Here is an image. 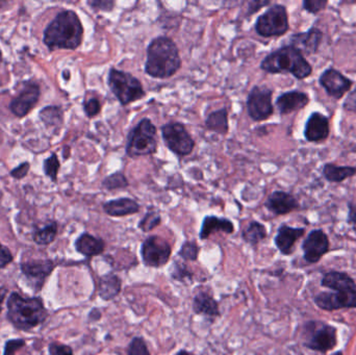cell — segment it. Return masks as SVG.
<instances>
[{
	"instance_id": "obj_46",
	"label": "cell",
	"mask_w": 356,
	"mask_h": 355,
	"mask_svg": "<svg viewBox=\"0 0 356 355\" xmlns=\"http://www.w3.org/2000/svg\"><path fill=\"white\" fill-rule=\"evenodd\" d=\"M343 108L349 112L356 113V87L347 96L346 100L343 104Z\"/></svg>"
},
{
	"instance_id": "obj_11",
	"label": "cell",
	"mask_w": 356,
	"mask_h": 355,
	"mask_svg": "<svg viewBox=\"0 0 356 355\" xmlns=\"http://www.w3.org/2000/svg\"><path fill=\"white\" fill-rule=\"evenodd\" d=\"M273 90L266 85H254L247 97V113L255 122L268 120L274 114Z\"/></svg>"
},
{
	"instance_id": "obj_20",
	"label": "cell",
	"mask_w": 356,
	"mask_h": 355,
	"mask_svg": "<svg viewBox=\"0 0 356 355\" xmlns=\"http://www.w3.org/2000/svg\"><path fill=\"white\" fill-rule=\"evenodd\" d=\"M309 104V96L299 90L284 92L276 98L275 106L282 116L303 110Z\"/></svg>"
},
{
	"instance_id": "obj_28",
	"label": "cell",
	"mask_w": 356,
	"mask_h": 355,
	"mask_svg": "<svg viewBox=\"0 0 356 355\" xmlns=\"http://www.w3.org/2000/svg\"><path fill=\"white\" fill-rule=\"evenodd\" d=\"M205 126L209 131H213L218 135H227L229 131L227 108H223L211 113L205 120Z\"/></svg>"
},
{
	"instance_id": "obj_31",
	"label": "cell",
	"mask_w": 356,
	"mask_h": 355,
	"mask_svg": "<svg viewBox=\"0 0 356 355\" xmlns=\"http://www.w3.org/2000/svg\"><path fill=\"white\" fill-rule=\"evenodd\" d=\"M56 235H58V223L50 222L43 229L35 231L33 235V240L38 245H49L56 240Z\"/></svg>"
},
{
	"instance_id": "obj_13",
	"label": "cell",
	"mask_w": 356,
	"mask_h": 355,
	"mask_svg": "<svg viewBox=\"0 0 356 355\" xmlns=\"http://www.w3.org/2000/svg\"><path fill=\"white\" fill-rule=\"evenodd\" d=\"M319 83L326 93L334 99L340 100L350 92L353 85V81L345 76L341 71L337 69H326L319 77Z\"/></svg>"
},
{
	"instance_id": "obj_47",
	"label": "cell",
	"mask_w": 356,
	"mask_h": 355,
	"mask_svg": "<svg viewBox=\"0 0 356 355\" xmlns=\"http://www.w3.org/2000/svg\"><path fill=\"white\" fill-rule=\"evenodd\" d=\"M348 223L356 225V206L353 202H348Z\"/></svg>"
},
{
	"instance_id": "obj_36",
	"label": "cell",
	"mask_w": 356,
	"mask_h": 355,
	"mask_svg": "<svg viewBox=\"0 0 356 355\" xmlns=\"http://www.w3.org/2000/svg\"><path fill=\"white\" fill-rule=\"evenodd\" d=\"M171 276L178 281H192L193 274L190 269L186 265L180 264L179 262H175L171 270Z\"/></svg>"
},
{
	"instance_id": "obj_26",
	"label": "cell",
	"mask_w": 356,
	"mask_h": 355,
	"mask_svg": "<svg viewBox=\"0 0 356 355\" xmlns=\"http://www.w3.org/2000/svg\"><path fill=\"white\" fill-rule=\"evenodd\" d=\"M122 281L114 273H108L100 277L98 294L106 302L114 299L120 294Z\"/></svg>"
},
{
	"instance_id": "obj_41",
	"label": "cell",
	"mask_w": 356,
	"mask_h": 355,
	"mask_svg": "<svg viewBox=\"0 0 356 355\" xmlns=\"http://www.w3.org/2000/svg\"><path fill=\"white\" fill-rule=\"evenodd\" d=\"M49 355H73V350L70 346L60 343H51L48 346Z\"/></svg>"
},
{
	"instance_id": "obj_35",
	"label": "cell",
	"mask_w": 356,
	"mask_h": 355,
	"mask_svg": "<svg viewBox=\"0 0 356 355\" xmlns=\"http://www.w3.org/2000/svg\"><path fill=\"white\" fill-rule=\"evenodd\" d=\"M60 163L58 160V156L52 154L49 158H46L43 163L44 172L46 176L49 177L54 183L58 181V171H60Z\"/></svg>"
},
{
	"instance_id": "obj_29",
	"label": "cell",
	"mask_w": 356,
	"mask_h": 355,
	"mask_svg": "<svg viewBox=\"0 0 356 355\" xmlns=\"http://www.w3.org/2000/svg\"><path fill=\"white\" fill-rule=\"evenodd\" d=\"M267 229L265 225L257 221H252L243 231L242 238L246 243L250 244L251 246H257L267 238Z\"/></svg>"
},
{
	"instance_id": "obj_16",
	"label": "cell",
	"mask_w": 356,
	"mask_h": 355,
	"mask_svg": "<svg viewBox=\"0 0 356 355\" xmlns=\"http://www.w3.org/2000/svg\"><path fill=\"white\" fill-rule=\"evenodd\" d=\"M330 119L320 112L312 113L305 127V138L311 143H321L330 137Z\"/></svg>"
},
{
	"instance_id": "obj_49",
	"label": "cell",
	"mask_w": 356,
	"mask_h": 355,
	"mask_svg": "<svg viewBox=\"0 0 356 355\" xmlns=\"http://www.w3.org/2000/svg\"><path fill=\"white\" fill-rule=\"evenodd\" d=\"M6 293H8V290L6 288H0V314L2 312V304H3Z\"/></svg>"
},
{
	"instance_id": "obj_25",
	"label": "cell",
	"mask_w": 356,
	"mask_h": 355,
	"mask_svg": "<svg viewBox=\"0 0 356 355\" xmlns=\"http://www.w3.org/2000/svg\"><path fill=\"white\" fill-rule=\"evenodd\" d=\"M75 250L86 258L100 256L106 249V243L100 238L94 237L88 233H81L74 243Z\"/></svg>"
},
{
	"instance_id": "obj_4",
	"label": "cell",
	"mask_w": 356,
	"mask_h": 355,
	"mask_svg": "<svg viewBox=\"0 0 356 355\" xmlns=\"http://www.w3.org/2000/svg\"><path fill=\"white\" fill-rule=\"evenodd\" d=\"M261 69L270 74L290 73L299 81L307 79L313 73V67L305 54L291 44L268 54L261 60Z\"/></svg>"
},
{
	"instance_id": "obj_39",
	"label": "cell",
	"mask_w": 356,
	"mask_h": 355,
	"mask_svg": "<svg viewBox=\"0 0 356 355\" xmlns=\"http://www.w3.org/2000/svg\"><path fill=\"white\" fill-rule=\"evenodd\" d=\"M327 6V0H305L302 2L303 10L313 15L319 14Z\"/></svg>"
},
{
	"instance_id": "obj_33",
	"label": "cell",
	"mask_w": 356,
	"mask_h": 355,
	"mask_svg": "<svg viewBox=\"0 0 356 355\" xmlns=\"http://www.w3.org/2000/svg\"><path fill=\"white\" fill-rule=\"evenodd\" d=\"M161 222H162V217H161L160 213L154 210H150L141 219L138 226L143 233H149L152 229L158 227Z\"/></svg>"
},
{
	"instance_id": "obj_50",
	"label": "cell",
	"mask_w": 356,
	"mask_h": 355,
	"mask_svg": "<svg viewBox=\"0 0 356 355\" xmlns=\"http://www.w3.org/2000/svg\"><path fill=\"white\" fill-rule=\"evenodd\" d=\"M175 355H192L190 352H186V350H180V352H177Z\"/></svg>"
},
{
	"instance_id": "obj_22",
	"label": "cell",
	"mask_w": 356,
	"mask_h": 355,
	"mask_svg": "<svg viewBox=\"0 0 356 355\" xmlns=\"http://www.w3.org/2000/svg\"><path fill=\"white\" fill-rule=\"evenodd\" d=\"M104 213L111 217H125L140 212V204L133 198L122 197L110 200L102 204Z\"/></svg>"
},
{
	"instance_id": "obj_45",
	"label": "cell",
	"mask_w": 356,
	"mask_h": 355,
	"mask_svg": "<svg viewBox=\"0 0 356 355\" xmlns=\"http://www.w3.org/2000/svg\"><path fill=\"white\" fill-rule=\"evenodd\" d=\"M29 171V163L25 162L19 165V166L16 167V168L13 169V170L10 171V175H12V177H14V179H23V177L26 176Z\"/></svg>"
},
{
	"instance_id": "obj_18",
	"label": "cell",
	"mask_w": 356,
	"mask_h": 355,
	"mask_svg": "<svg viewBox=\"0 0 356 355\" xmlns=\"http://www.w3.org/2000/svg\"><path fill=\"white\" fill-rule=\"evenodd\" d=\"M265 206L275 216H284L298 210L300 204L292 194L284 191H274L266 200Z\"/></svg>"
},
{
	"instance_id": "obj_34",
	"label": "cell",
	"mask_w": 356,
	"mask_h": 355,
	"mask_svg": "<svg viewBox=\"0 0 356 355\" xmlns=\"http://www.w3.org/2000/svg\"><path fill=\"white\" fill-rule=\"evenodd\" d=\"M199 250L200 248L196 242L186 241L180 247L178 256L186 262H195L198 258Z\"/></svg>"
},
{
	"instance_id": "obj_42",
	"label": "cell",
	"mask_w": 356,
	"mask_h": 355,
	"mask_svg": "<svg viewBox=\"0 0 356 355\" xmlns=\"http://www.w3.org/2000/svg\"><path fill=\"white\" fill-rule=\"evenodd\" d=\"M25 341L22 339L8 340L4 345V355H14L16 352L24 347Z\"/></svg>"
},
{
	"instance_id": "obj_7",
	"label": "cell",
	"mask_w": 356,
	"mask_h": 355,
	"mask_svg": "<svg viewBox=\"0 0 356 355\" xmlns=\"http://www.w3.org/2000/svg\"><path fill=\"white\" fill-rule=\"evenodd\" d=\"M108 85L121 106H127L143 99L145 90L140 79L131 73L111 68L108 75Z\"/></svg>"
},
{
	"instance_id": "obj_6",
	"label": "cell",
	"mask_w": 356,
	"mask_h": 355,
	"mask_svg": "<svg viewBox=\"0 0 356 355\" xmlns=\"http://www.w3.org/2000/svg\"><path fill=\"white\" fill-rule=\"evenodd\" d=\"M158 129L149 118H143L129 131L125 152L131 158L152 156L158 150Z\"/></svg>"
},
{
	"instance_id": "obj_10",
	"label": "cell",
	"mask_w": 356,
	"mask_h": 355,
	"mask_svg": "<svg viewBox=\"0 0 356 355\" xmlns=\"http://www.w3.org/2000/svg\"><path fill=\"white\" fill-rule=\"evenodd\" d=\"M161 131L165 145L178 158H184L192 154L195 141L182 123H167L161 127Z\"/></svg>"
},
{
	"instance_id": "obj_21",
	"label": "cell",
	"mask_w": 356,
	"mask_h": 355,
	"mask_svg": "<svg viewBox=\"0 0 356 355\" xmlns=\"http://www.w3.org/2000/svg\"><path fill=\"white\" fill-rule=\"evenodd\" d=\"M305 233L303 227H291L286 224H282L278 229L277 233L274 238V243L284 256H291L294 251V246L300 238Z\"/></svg>"
},
{
	"instance_id": "obj_24",
	"label": "cell",
	"mask_w": 356,
	"mask_h": 355,
	"mask_svg": "<svg viewBox=\"0 0 356 355\" xmlns=\"http://www.w3.org/2000/svg\"><path fill=\"white\" fill-rule=\"evenodd\" d=\"M234 225L229 219L219 218L217 216H207L202 221L199 238L207 240L215 233H224L230 235L234 233Z\"/></svg>"
},
{
	"instance_id": "obj_17",
	"label": "cell",
	"mask_w": 356,
	"mask_h": 355,
	"mask_svg": "<svg viewBox=\"0 0 356 355\" xmlns=\"http://www.w3.org/2000/svg\"><path fill=\"white\" fill-rule=\"evenodd\" d=\"M324 33L321 29L313 26L309 31L297 33L290 38L291 45L295 46L303 54H315L323 41Z\"/></svg>"
},
{
	"instance_id": "obj_44",
	"label": "cell",
	"mask_w": 356,
	"mask_h": 355,
	"mask_svg": "<svg viewBox=\"0 0 356 355\" xmlns=\"http://www.w3.org/2000/svg\"><path fill=\"white\" fill-rule=\"evenodd\" d=\"M270 3H271V1H269V0H265V1H263V0H253V1L249 2L248 10H247L246 16H252L253 14L259 12V10H261V8H264V6H270Z\"/></svg>"
},
{
	"instance_id": "obj_51",
	"label": "cell",
	"mask_w": 356,
	"mask_h": 355,
	"mask_svg": "<svg viewBox=\"0 0 356 355\" xmlns=\"http://www.w3.org/2000/svg\"><path fill=\"white\" fill-rule=\"evenodd\" d=\"M332 355H343V352H337L336 354H334Z\"/></svg>"
},
{
	"instance_id": "obj_14",
	"label": "cell",
	"mask_w": 356,
	"mask_h": 355,
	"mask_svg": "<svg viewBox=\"0 0 356 355\" xmlns=\"http://www.w3.org/2000/svg\"><path fill=\"white\" fill-rule=\"evenodd\" d=\"M303 258L307 264H317L330 251V239L322 229H314L302 244Z\"/></svg>"
},
{
	"instance_id": "obj_37",
	"label": "cell",
	"mask_w": 356,
	"mask_h": 355,
	"mask_svg": "<svg viewBox=\"0 0 356 355\" xmlns=\"http://www.w3.org/2000/svg\"><path fill=\"white\" fill-rule=\"evenodd\" d=\"M129 355H152L148 350L145 341L141 337H136L131 340L127 349Z\"/></svg>"
},
{
	"instance_id": "obj_30",
	"label": "cell",
	"mask_w": 356,
	"mask_h": 355,
	"mask_svg": "<svg viewBox=\"0 0 356 355\" xmlns=\"http://www.w3.org/2000/svg\"><path fill=\"white\" fill-rule=\"evenodd\" d=\"M40 119L47 127H60L64 122V115L58 106H46L40 112Z\"/></svg>"
},
{
	"instance_id": "obj_43",
	"label": "cell",
	"mask_w": 356,
	"mask_h": 355,
	"mask_svg": "<svg viewBox=\"0 0 356 355\" xmlns=\"http://www.w3.org/2000/svg\"><path fill=\"white\" fill-rule=\"evenodd\" d=\"M13 262V254L10 250L0 243V270L6 268Z\"/></svg>"
},
{
	"instance_id": "obj_19",
	"label": "cell",
	"mask_w": 356,
	"mask_h": 355,
	"mask_svg": "<svg viewBox=\"0 0 356 355\" xmlns=\"http://www.w3.org/2000/svg\"><path fill=\"white\" fill-rule=\"evenodd\" d=\"M20 268L21 272L27 279L33 281V285L42 289L46 279L56 268V264L51 260L33 261V262L21 263Z\"/></svg>"
},
{
	"instance_id": "obj_8",
	"label": "cell",
	"mask_w": 356,
	"mask_h": 355,
	"mask_svg": "<svg viewBox=\"0 0 356 355\" xmlns=\"http://www.w3.org/2000/svg\"><path fill=\"white\" fill-rule=\"evenodd\" d=\"M303 343L309 349L326 354L338 344V331L323 321H309L303 327Z\"/></svg>"
},
{
	"instance_id": "obj_32",
	"label": "cell",
	"mask_w": 356,
	"mask_h": 355,
	"mask_svg": "<svg viewBox=\"0 0 356 355\" xmlns=\"http://www.w3.org/2000/svg\"><path fill=\"white\" fill-rule=\"evenodd\" d=\"M129 181L125 176L122 171L112 173L108 175L106 179L102 181V188L106 191H115V190H122L129 187Z\"/></svg>"
},
{
	"instance_id": "obj_38",
	"label": "cell",
	"mask_w": 356,
	"mask_h": 355,
	"mask_svg": "<svg viewBox=\"0 0 356 355\" xmlns=\"http://www.w3.org/2000/svg\"><path fill=\"white\" fill-rule=\"evenodd\" d=\"M83 112L88 118H94L102 112V102L98 98L92 97L83 102Z\"/></svg>"
},
{
	"instance_id": "obj_15",
	"label": "cell",
	"mask_w": 356,
	"mask_h": 355,
	"mask_svg": "<svg viewBox=\"0 0 356 355\" xmlns=\"http://www.w3.org/2000/svg\"><path fill=\"white\" fill-rule=\"evenodd\" d=\"M41 90L33 81H26L23 85L20 94L10 101V110L14 116L23 118L26 116L39 101Z\"/></svg>"
},
{
	"instance_id": "obj_1",
	"label": "cell",
	"mask_w": 356,
	"mask_h": 355,
	"mask_svg": "<svg viewBox=\"0 0 356 355\" xmlns=\"http://www.w3.org/2000/svg\"><path fill=\"white\" fill-rule=\"evenodd\" d=\"M321 286L334 292H322L316 295L315 304L318 308L326 312L356 308V283L350 275L330 271L324 274Z\"/></svg>"
},
{
	"instance_id": "obj_9",
	"label": "cell",
	"mask_w": 356,
	"mask_h": 355,
	"mask_svg": "<svg viewBox=\"0 0 356 355\" xmlns=\"http://www.w3.org/2000/svg\"><path fill=\"white\" fill-rule=\"evenodd\" d=\"M255 31L263 38L280 37L290 29L288 10L284 4H273L255 22Z\"/></svg>"
},
{
	"instance_id": "obj_2",
	"label": "cell",
	"mask_w": 356,
	"mask_h": 355,
	"mask_svg": "<svg viewBox=\"0 0 356 355\" xmlns=\"http://www.w3.org/2000/svg\"><path fill=\"white\" fill-rule=\"evenodd\" d=\"M83 39V23L74 10H65L58 13L44 31L43 42L50 51L77 49Z\"/></svg>"
},
{
	"instance_id": "obj_40",
	"label": "cell",
	"mask_w": 356,
	"mask_h": 355,
	"mask_svg": "<svg viewBox=\"0 0 356 355\" xmlns=\"http://www.w3.org/2000/svg\"><path fill=\"white\" fill-rule=\"evenodd\" d=\"M87 3L95 12H112L116 6L114 0H89Z\"/></svg>"
},
{
	"instance_id": "obj_27",
	"label": "cell",
	"mask_w": 356,
	"mask_h": 355,
	"mask_svg": "<svg viewBox=\"0 0 356 355\" xmlns=\"http://www.w3.org/2000/svg\"><path fill=\"white\" fill-rule=\"evenodd\" d=\"M322 173L328 183H341L346 179L355 176L356 167L339 166V165L328 163L324 165Z\"/></svg>"
},
{
	"instance_id": "obj_52",
	"label": "cell",
	"mask_w": 356,
	"mask_h": 355,
	"mask_svg": "<svg viewBox=\"0 0 356 355\" xmlns=\"http://www.w3.org/2000/svg\"><path fill=\"white\" fill-rule=\"evenodd\" d=\"M2 62V51L1 49H0V63Z\"/></svg>"
},
{
	"instance_id": "obj_3",
	"label": "cell",
	"mask_w": 356,
	"mask_h": 355,
	"mask_svg": "<svg viewBox=\"0 0 356 355\" xmlns=\"http://www.w3.org/2000/svg\"><path fill=\"white\" fill-rule=\"evenodd\" d=\"M181 58L175 42L166 35L152 40L147 47L146 74L154 79L172 77L181 67Z\"/></svg>"
},
{
	"instance_id": "obj_5",
	"label": "cell",
	"mask_w": 356,
	"mask_h": 355,
	"mask_svg": "<svg viewBox=\"0 0 356 355\" xmlns=\"http://www.w3.org/2000/svg\"><path fill=\"white\" fill-rule=\"evenodd\" d=\"M6 318L19 331H31L41 325L47 319L48 313L40 297H22L13 292L6 302Z\"/></svg>"
},
{
	"instance_id": "obj_12",
	"label": "cell",
	"mask_w": 356,
	"mask_h": 355,
	"mask_svg": "<svg viewBox=\"0 0 356 355\" xmlns=\"http://www.w3.org/2000/svg\"><path fill=\"white\" fill-rule=\"evenodd\" d=\"M171 254L170 244L159 236H152L142 243L141 256L145 266L152 268L164 267L168 264Z\"/></svg>"
},
{
	"instance_id": "obj_23",
	"label": "cell",
	"mask_w": 356,
	"mask_h": 355,
	"mask_svg": "<svg viewBox=\"0 0 356 355\" xmlns=\"http://www.w3.org/2000/svg\"><path fill=\"white\" fill-rule=\"evenodd\" d=\"M193 311L195 314L211 320L220 316L219 304L211 294L205 291H200L195 295L193 299Z\"/></svg>"
},
{
	"instance_id": "obj_48",
	"label": "cell",
	"mask_w": 356,
	"mask_h": 355,
	"mask_svg": "<svg viewBox=\"0 0 356 355\" xmlns=\"http://www.w3.org/2000/svg\"><path fill=\"white\" fill-rule=\"evenodd\" d=\"M89 318L90 320H99V319L102 318V313H100L98 310H93L91 313H90Z\"/></svg>"
}]
</instances>
